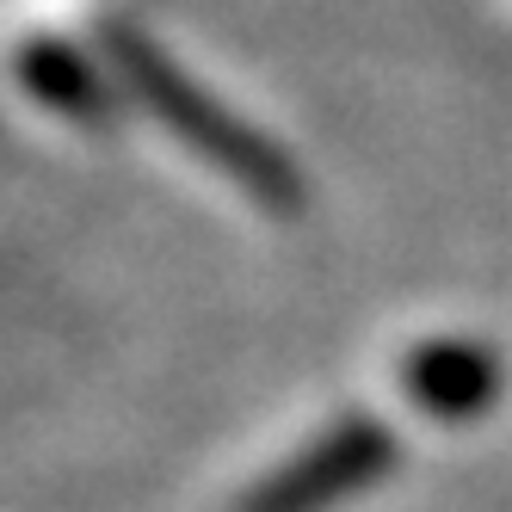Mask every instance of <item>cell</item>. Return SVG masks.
<instances>
[{"label": "cell", "instance_id": "6da1fadb", "mask_svg": "<svg viewBox=\"0 0 512 512\" xmlns=\"http://www.w3.org/2000/svg\"><path fill=\"white\" fill-rule=\"evenodd\" d=\"M395 469V438L371 414H346L334 432H321L309 451L272 469L260 488H247L235 512H327L364 488H377Z\"/></svg>", "mask_w": 512, "mask_h": 512}, {"label": "cell", "instance_id": "7a4b0ae2", "mask_svg": "<svg viewBox=\"0 0 512 512\" xmlns=\"http://www.w3.org/2000/svg\"><path fill=\"white\" fill-rule=\"evenodd\" d=\"M401 389H408L432 420L457 426V420H475L482 408H494L500 358L475 340H432L401 364Z\"/></svg>", "mask_w": 512, "mask_h": 512}]
</instances>
